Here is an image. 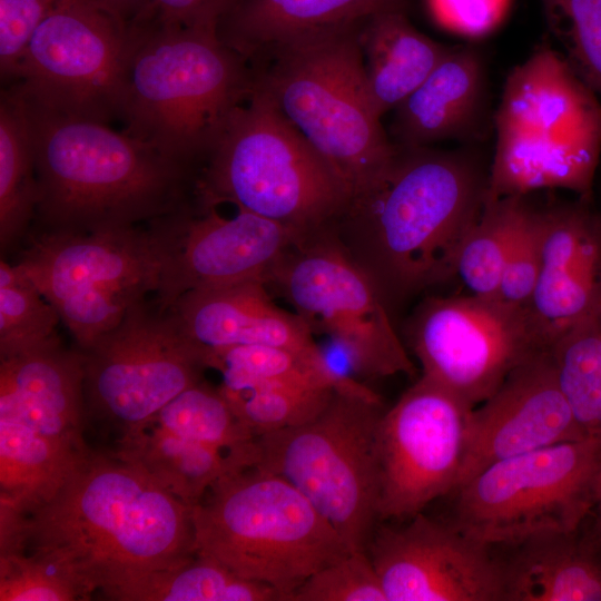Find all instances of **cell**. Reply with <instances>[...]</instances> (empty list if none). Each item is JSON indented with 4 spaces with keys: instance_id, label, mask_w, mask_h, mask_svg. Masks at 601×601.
I'll use <instances>...</instances> for the list:
<instances>
[{
    "instance_id": "cell-1",
    "label": "cell",
    "mask_w": 601,
    "mask_h": 601,
    "mask_svg": "<svg viewBox=\"0 0 601 601\" xmlns=\"http://www.w3.org/2000/svg\"><path fill=\"white\" fill-rule=\"evenodd\" d=\"M21 543L83 600L105 599L195 553L191 508L136 466L92 451L50 501L26 515Z\"/></svg>"
},
{
    "instance_id": "cell-2",
    "label": "cell",
    "mask_w": 601,
    "mask_h": 601,
    "mask_svg": "<svg viewBox=\"0 0 601 601\" xmlns=\"http://www.w3.org/2000/svg\"><path fill=\"white\" fill-rule=\"evenodd\" d=\"M487 179L474 145L395 144L380 178L349 199L333 230L387 299L420 292L454 276Z\"/></svg>"
},
{
    "instance_id": "cell-3",
    "label": "cell",
    "mask_w": 601,
    "mask_h": 601,
    "mask_svg": "<svg viewBox=\"0 0 601 601\" xmlns=\"http://www.w3.org/2000/svg\"><path fill=\"white\" fill-rule=\"evenodd\" d=\"M24 100L38 181L36 216L46 231L139 226L189 205L197 170L107 122Z\"/></svg>"
},
{
    "instance_id": "cell-4",
    "label": "cell",
    "mask_w": 601,
    "mask_h": 601,
    "mask_svg": "<svg viewBox=\"0 0 601 601\" xmlns=\"http://www.w3.org/2000/svg\"><path fill=\"white\" fill-rule=\"evenodd\" d=\"M217 24L128 27L124 131L198 173L255 78Z\"/></svg>"
},
{
    "instance_id": "cell-5",
    "label": "cell",
    "mask_w": 601,
    "mask_h": 601,
    "mask_svg": "<svg viewBox=\"0 0 601 601\" xmlns=\"http://www.w3.org/2000/svg\"><path fill=\"white\" fill-rule=\"evenodd\" d=\"M364 20L297 37L252 67L258 85L339 175L351 198L378 179L395 150L366 86L358 41Z\"/></svg>"
},
{
    "instance_id": "cell-6",
    "label": "cell",
    "mask_w": 601,
    "mask_h": 601,
    "mask_svg": "<svg viewBox=\"0 0 601 601\" xmlns=\"http://www.w3.org/2000/svg\"><path fill=\"white\" fill-rule=\"evenodd\" d=\"M493 124L486 198L555 188L589 196L601 151V105L561 53L543 43L511 70Z\"/></svg>"
},
{
    "instance_id": "cell-7",
    "label": "cell",
    "mask_w": 601,
    "mask_h": 601,
    "mask_svg": "<svg viewBox=\"0 0 601 601\" xmlns=\"http://www.w3.org/2000/svg\"><path fill=\"white\" fill-rule=\"evenodd\" d=\"M196 194L205 204L228 203L300 235L333 227L351 199L339 175L255 78L199 170Z\"/></svg>"
},
{
    "instance_id": "cell-8",
    "label": "cell",
    "mask_w": 601,
    "mask_h": 601,
    "mask_svg": "<svg viewBox=\"0 0 601 601\" xmlns=\"http://www.w3.org/2000/svg\"><path fill=\"white\" fill-rule=\"evenodd\" d=\"M191 516L196 553L275 588L287 601L314 572L351 551L298 489L258 466L218 481Z\"/></svg>"
},
{
    "instance_id": "cell-9",
    "label": "cell",
    "mask_w": 601,
    "mask_h": 601,
    "mask_svg": "<svg viewBox=\"0 0 601 601\" xmlns=\"http://www.w3.org/2000/svg\"><path fill=\"white\" fill-rule=\"evenodd\" d=\"M175 231V214L147 228L43 230L17 264L83 349L158 294Z\"/></svg>"
},
{
    "instance_id": "cell-10",
    "label": "cell",
    "mask_w": 601,
    "mask_h": 601,
    "mask_svg": "<svg viewBox=\"0 0 601 601\" xmlns=\"http://www.w3.org/2000/svg\"><path fill=\"white\" fill-rule=\"evenodd\" d=\"M376 393L336 391L311 421L257 436V464L298 489L351 551H366L377 519Z\"/></svg>"
},
{
    "instance_id": "cell-11",
    "label": "cell",
    "mask_w": 601,
    "mask_h": 601,
    "mask_svg": "<svg viewBox=\"0 0 601 601\" xmlns=\"http://www.w3.org/2000/svg\"><path fill=\"white\" fill-rule=\"evenodd\" d=\"M312 334L333 338L365 377L413 376L415 365L393 325L387 298L333 227L298 237L266 276Z\"/></svg>"
},
{
    "instance_id": "cell-12",
    "label": "cell",
    "mask_w": 601,
    "mask_h": 601,
    "mask_svg": "<svg viewBox=\"0 0 601 601\" xmlns=\"http://www.w3.org/2000/svg\"><path fill=\"white\" fill-rule=\"evenodd\" d=\"M601 440L583 437L495 462L454 492L450 522L490 546L579 530L592 513Z\"/></svg>"
},
{
    "instance_id": "cell-13",
    "label": "cell",
    "mask_w": 601,
    "mask_h": 601,
    "mask_svg": "<svg viewBox=\"0 0 601 601\" xmlns=\"http://www.w3.org/2000/svg\"><path fill=\"white\" fill-rule=\"evenodd\" d=\"M128 27L91 0H58L13 75L26 99L48 110L107 122L119 117Z\"/></svg>"
},
{
    "instance_id": "cell-14",
    "label": "cell",
    "mask_w": 601,
    "mask_h": 601,
    "mask_svg": "<svg viewBox=\"0 0 601 601\" xmlns=\"http://www.w3.org/2000/svg\"><path fill=\"white\" fill-rule=\"evenodd\" d=\"M87 417L120 434L152 418L203 380L204 352L183 333L171 313L132 307L111 331L81 349Z\"/></svg>"
},
{
    "instance_id": "cell-15",
    "label": "cell",
    "mask_w": 601,
    "mask_h": 601,
    "mask_svg": "<svg viewBox=\"0 0 601 601\" xmlns=\"http://www.w3.org/2000/svg\"><path fill=\"white\" fill-rule=\"evenodd\" d=\"M473 407L421 375L388 410L377 430V519L405 521L460 481Z\"/></svg>"
},
{
    "instance_id": "cell-16",
    "label": "cell",
    "mask_w": 601,
    "mask_h": 601,
    "mask_svg": "<svg viewBox=\"0 0 601 601\" xmlns=\"http://www.w3.org/2000/svg\"><path fill=\"white\" fill-rule=\"evenodd\" d=\"M406 337L422 375L472 407L541 349L524 309L469 294L426 298L411 317Z\"/></svg>"
},
{
    "instance_id": "cell-17",
    "label": "cell",
    "mask_w": 601,
    "mask_h": 601,
    "mask_svg": "<svg viewBox=\"0 0 601 601\" xmlns=\"http://www.w3.org/2000/svg\"><path fill=\"white\" fill-rule=\"evenodd\" d=\"M373 532L367 553L386 601H503L494 548L420 512Z\"/></svg>"
},
{
    "instance_id": "cell-18",
    "label": "cell",
    "mask_w": 601,
    "mask_h": 601,
    "mask_svg": "<svg viewBox=\"0 0 601 601\" xmlns=\"http://www.w3.org/2000/svg\"><path fill=\"white\" fill-rule=\"evenodd\" d=\"M196 198L178 213L157 305L168 309L188 292L248 280L265 282L283 253L302 235L277 221L239 210L225 217Z\"/></svg>"
},
{
    "instance_id": "cell-19",
    "label": "cell",
    "mask_w": 601,
    "mask_h": 601,
    "mask_svg": "<svg viewBox=\"0 0 601 601\" xmlns=\"http://www.w3.org/2000/svg\"><path fill=\"white\" fill-rule=\"evenodd\" d=\"M583 437L550 352L536 351L473 407L457 487L495 462Z\"/></svg>"
},
{
    "instance_id": "cell-20",
    "label": "cell",
    "mask_w": 601,
    "mask_h": 601,
    "mask_svg": "<svg viewBox=\"0 0 601 601\" xmlns=\"http://www.w3.org/2000/svg\"><path fill=\"white\" fill-rule=\"evenodd\" d=\"M524 311L545 351L601 315V218L585 203L541 209L540 268Z\"/></svg>"
},
{
    "instance_id": "cell-21",
    "label": "cell",
    "mask_w": 601,
    "mask_h": 601,
    "mask_svg": "<svg viewBox=\"0 0 601 601\" xmlns=\"http://www.w3.org/2000/svg\"><path fill=\"white\" fill-rule=\"evenodd\" d=\"M87 418L81 351L58 338L0 357V422L86 453Z\"/></svg>"
},
{
    "instance_id": "cell-22",
    "label": "cell",
    "mask_w": 601,
    "mask_h": 601,
    "mask_svg": "<svg viewBox=\"0 0 601 601\" xmlns=\"http://www.w3.org/2000/svg\"><path fill=\"white\" fill-rule=\"evenodd\" d=\"M168 311L186 337L204 354L263 345L327 358L305 323L294 312L280 308L263 280L188 292Z\"/></svg>"
},
{
    "instance_id": "cell-23",
    "label": "cell",
    "mask_w": 601,
    "mask_h": 601,
    "mask_svg": "<svg viewBox=\"0 0 601 601\" xmlns=\"http://www.w3.org/2000/svg\"><path fill=\"white\" fill-rule=\"evenodd\" d=\"M489 97L483 51L472 45L453 46L393 110L390 138L403 146H432L447 140L474 145L487 129Z\"/></svg>"
},
{
    "instance_id": "cell-24",
    "label": "cell",
    "mask_w": 601,
    "mask_h": 601,
    "mask_svg": "<svg viewBox=\"0 0 601 601\" xmlns=\"http://www.w3.org/2000/svg\"><path fill=\"white\" fill-rule=\"evenodd\" d=\"M414 0H237L219 19L220 40L252 67L297 37L385 11L411 13Z\"/></svg>"
},
{
    "instance_id": "cell-25",
    "label": "cell",
    "mask_w": 601,
    "mask_h": 601,
    "mask_svg": "<svg viewBox=\"0 0 601 601\" xmlns=\"http://www.w3.org/2000/svg\"><path fill=\"white\" fill-rule=\"evenodd\" d=\"M510 548L503 601H601V546L590 532H544Z\"/></svg>"
},
{
    "instance_id": "cell-26",
    "label": "cell",
    "mask_w": 601,
    "mask_h": 601,
    "mask_svg": "<svg viewBox=\"0 0 601 601\" xmlns=\"http://www.w3.org/2000/svg\"><path fill=\"white\" fill-rule=\"evenodd\" d=\"M194 508L221 479L257 463L253 452H228L181 437L152 418L121 433L112 453Z\"/></svg>"
},
{
    "instance_id": "cell-27",
    "label": "cell",
    "mask_w": 601,
    "mask_h": 601,
    "mask_svg": "<svg viewBox=\"0 0 601 601\" xmlns=\"http://www.w3.org/2000/svg\"><path fill=\"white\" fill-rule=\"evenodd\" d=\"M408 16L380 12L359 29L366 86L381 118L412 93L451 48L418 31Z\"/></svg>"
},
{
    "instance_id": "cell-28",
    "label": "cell",
    "mask_w": 601,
    "mask_h": 601,
    "mask_svg": "<svg viewBox=\"0 0 601 601\" xmlns=\"http://www.w3.org/2000/svg\"><path fill=\"white\" fill-rule=\"evenodd\" d=\"M105 599L118 601H286L275 588L246 579L220 562L194 553L168 568L148 572Z\"/></svg>"
},
{
    "instance_id": "cell-29",
    "label": "cell",
    "mask_w": 601,
    "mask_h": 601,
    "mask_svg": "<svg viewBox=\"0 0 601 601\" xmlns=\"http://www.w3.org/2000/svg\"><path fill=\"white\" fill-rule=\"evenodd\" d=\"M38 181L27 104L13 86L0 100V245L7 249L36 215Z\"/></svg>"
},
{
    "instance_id": "cell-30",
    "label": "cell",
    "mask_w": 601,
    "mask_h": 601,
    "mask_svg": "<svg viewBox=\"0 0 601 601\" xmlns=\"http://www.w3.org/2000/svg\"><path fill=\"white\" fill-rule=\"evenodd\" d=\"M549 352L578 426L601 440V315L569 331Z\"/></svg>"
},
{
    "instance_id": "cell-31",
    "label": "cell",
    "mask_w": 601,
    "mask_h": 601,
    "mask_svg": "<svg viewBox=\"0 0 601 601\" xmlns=\"http://www.w3.org/2000/svg\"><path fill=\"white\" fill-rule=\"evenodd\" d=\"M237 417L257 437L302 425L319 414L336 390L282 380L218 386Z\"/></svg>"
},
{
    "instance_id": "cell-32",
    "label": "cell",
    "mask_w": 601,
    "mask_h": 601,
    "mask_svg": "<svg viewBox=\"0 0 601 601\" xmlns=\"http://www.w3.org/2000/svg\"><path fill=\"white\" fill-rule=\"evenodd\" d=\"M152 420L176 435L224 451L257 449V437L237 417L219 388L203 380L178 394Z\"/></svg>"
},
{
    "instance_id": "cell-33",
    "label": "cell",
    "mask_w": 601,
    "mask_h": 601,
    "mask_svg": "<svg viewBox=\"0 0 601 601\" xmlns=\"http://www.w3.org/2000/svg\"><path fill=\"white\" fill-rule=\"evenodd\" d=\"M524 196L485 197L476 221L457 255L455 274L466 294L497 299L515 218Z\"/></svg>"
},
{
    "instance_id": "cell-34",
    "label": "cell",
    "mask_w": 601,
    "mask_h": 601,
    "mask_svg": "<svg viewBox=\"0 0 601 601\" xmlns=\"http://www.w3.org/2000/svg\"><path fill=\"white\" fill-rule=\"evenodd\" d=\"M60 317L22 268L0 262V357L58 339Z\"/></svg>"
},
{
    "instance_id": "cell-35",
    "label": "cell",
    "mask_w": 601,
    "mask_h": 601,
    "mask_svg": "<svg viewBox=\"0 0 601 601\" xmlns=\"http://www.w3.org/2000/svg\"><path fill=\"white\" fill-rule=\"evenodd\" d=\"M578 76L601 97V0H540Z\"/></svg>"
},
{
    "instance_id": "cell-36",
    "label": "cell",
    "mask_w": 601,
    "mask_h": 601,
    "mask_svg": "<svg viewBox=\"0 0 601 601\" xmlns=\"http://www.w3.org/2000/svg\"><path fill=\"white\" fill-rule=\"evenodd\" d=\"M541 259V209L522 198L513 226L497 299L525 309L533 293Z\"/></svg>"
},
{
    "instance_id": "cell-37",
    "label": "cell",
    "mask_w": 601,
    "mask_h": 601,
    "mask_svg": "<svg viewBox=\"0 0 601 601\" xmlns=\"http://www.w3.org/2000/svg\"><path fill=\"white\" fill-rule=\"evenodd\" d=\"M290 601H386L367 551H349L308 577Z\"/></svg>"
},
{
    "instance_id": "cell-38",
    "label": "cell",
    "mask_w": 601,
    "mask_h": 601,
    "mask_svg": "<svg viewBox=\"0 0 601 601\" xmlns=\"http://www.w3.org/2000/svg\"><path fill=\"white\" fill-rule=\"evenodd\" d=\"M73 600L81 592L52 564L24 551L0 555V601Z\"/></svg>"
},
{
    "instance_id": "cell-39",
    "label": "cell",
    "mask_w": 601,
    "mask_h": 601,
    "mask_svg": "<svg viewBox=\"0 0 601 601\" xmlns=\"http://www.w3.org/2000/svg\"><path fill=\"white\" fill-rule=\"evenodd\" d=\"M58 0H0V70L12 78L37 28Z\"/></svg>"
},
{
    "instance_id": "cell-40",
    "label": "cell",
    "mask_w": 601,
    "mask_h": 601,
    "mask_svg": "<svg viewBox=\"0 0 601 601\" xmlns=\"http://www.w3.org/2000/svg\"><path fill=\"white\" fill-rule=\"evenodd\" d=\"M237 0H147L128 26L216 22Z\"/></svg>"
},
{
    "instance_id": "cell-41",
    "label": "cell",
    "mask_w": 601,
    "mask_h": 601,
    "mask_svg": "<svg viewBox=\"0 0 601 601\" xmlns=\"http://www.w3.org/2000/svg\"><path fill=\"white\" fill-rule=\"evenodd\" d=\"M440 23L463 29H483L494 23L505 9L506 0H426Z\"/></svg>"
},
{
    "instance_id": "cell-42",
    "label": "cell",
    "mask_w": 601,
    "mask_h": 601,
    "mask_svg": "<svg viewBox=\"0 0 601 601\" xmlns=\"http://www.w3.org/2000/svg\"><path fill=\"white\" fill-rule=\"evenodd\" d=\"M127 27L147 0H91Z\"/></svg>"
},
{
    "instance_id": "cell-43",
    "label": "cell",
    "mask_w": 601,
    "mask_h": 601,
    "mask_svg": "<svg viewBox=\"0 0 601 601\" xmlns=\"http://www.w3.org/2000/svg\"><path fill=\"white\" fill-rule=\"evenodd\" d=\"M592 512L594 520L591 530L589 531L595 542L601 546V463L597 474L594 486V504Z\"/></svg>"
}]
</instances>
